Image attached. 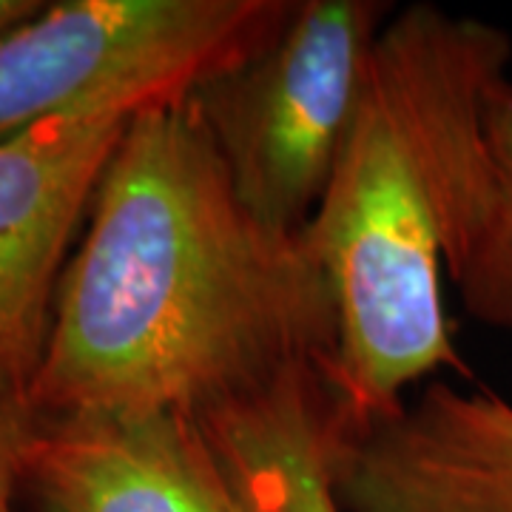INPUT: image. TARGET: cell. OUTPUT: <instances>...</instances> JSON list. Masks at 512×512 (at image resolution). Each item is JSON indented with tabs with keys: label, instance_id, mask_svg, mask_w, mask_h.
Returning <instances> with one entry per match:
<instances>
[{
	"label": "cell",
	"instance_id": "obj_5",
	"mask_svg": "<svg viewBox=\"0 0 512 512\" xmlns=\"http://www.w3.org/2000/svg\"><path fill=\"white\" fill-rule=\"evenodd\" d=\"M94 103L0 143V396L26 404L46 350L60 276L94 188L131 117Z\"/></svg>",
	"mask_w": 512,
	"mask_h": 512
},
{
	"label": "cell",
	"instance_id": "obj_3",
	"mask_svg": "<svg viewBox=\"0 0 512 512\" xmlns=\"http://www.w3.org/2000/svg\"><path fill=\"white\" fill-rule=\"evenodd\" d=\"M390 15L379 0H296L254 57L191 94L239 200L268 228L302 234L313 220Z\"/></svg>",
	"mask_w": 512,
	"mask_h": 512
},
{
	"label": "cell",
	"instance_id": "obj_7",
	"mask_svg": "<svg viewBox=\"0 0 512 512\" xmlns=\"http://www.w3.org/2000/svg\"><path fill=\"white\" fill-rule=\"evenodd\" d=\"M26 487L49 512H251L183 413L37 419Z\"/></svg>",
	"mask_w": 512,
	"mask_h": 512
},
{
	"label": "cell",
	"instance_id": "obj_6",
	"mask_svg": "<svg viewBox=\"0 0 512 512\" xmlns=\"http://www.w3.org/2000/svg\"><path fill=\"white\" fill-rule=\"evenodd\" d=\"M336 495L348 512H512V404L433 382L413 407L345 436Z\"/></svg>",
	"mask_w": 512,
	"mask_h": 512
},
{
	"label": "cell",
	"instance_id": "obj_8",
	"mask_svg": "<svg viewBox=\"0 0 512 512\" xmlns=\"http://www.w3.org/2000/svg\"><path fill=\"white\" fill-rule=\"evenodd\" d=\"M197 421L251 512H345L336 495L345 430L319 370H293Z\"/></svg>",
	"mask_w": 512,
	"mask_h": 512
},
{
	"label": "cell",
	"instance_id": "obj_11",
	"mask_svg": "<svg viewBox=\"0 0 512 512\" xmlns=\"http://www.w3.org/2000/svg\"><path fill=\"white\" fill-rule=\"evenodd\" d=\"M43 9V0H0V35Z\"/></svg>",
	"mask_w": 512,
	"mask_h": 512
},
{
	"label": "cell",
	"instance_id": "obj_10",
	"mask_svg": "<svg viewBox=\"0 0 512 512\" xmlns=\"http://www.w3.org/2000/svg\"><path fill=\"white\" fill-rule=\"evenodd\" d=\"M37 416L26 404L0 396V512H15V493L26 484V453Z\"/></svg>",
	"mask_w": 512,
	"mask_h": 512
},
{
	"label": "cell",
	"instance_id": "obj_9",
	"mask_svg": "<svg viewBox=\"0 0 512 512\" xmlns=\"http://www.w3.org/2000/svg\"><path fill=\"white\" fill-rule=\"evenodd\" d=\"M464 311L490 328L512 330V80L487 103V191L464 254L450 271Z\"/></svg>",
	"mask_w": 512,
	"mask_h": 512
},
{
	"label": "cell",
	"instance_id": "obj_4",
	"mask_svg": "<svg viewBox=\"0 0 512 512\" xmlns=\"http://www.w3.org/2000/svg\"><path fill=\"white\" fill-rule=\"evenodd\" d=\"M296 0H60L0 35V143L94 103L183 100L254 57Z\"/></svg>",
	"mask_w": 512,
	"mask_h": 512
},
{
	"label": "cell",
	"instance_id": "obj_1",
	"mask_svg": "<svg viewBox=\"0 0 512 512\" xmlns=\"http://www.w3.org/2000/svg\"><path fill=\"white\" fill-rule=\"evenodd\" d=\"M333 350L308 239L239 200L188 94L137 111L103 168L26 407L200 419Z\"/></svg>",
	"mask_w": 512,
	"mask_h": 512
},
{
	"label": "cell",
	"instance_id": "obj_2",
	"mask_svg": "<svg viewBox=\"0 0 512 512\" xmlns=\"http://www.w3.org/2000/svg\"><path fill=\"white\" fill-rule=\"evenodd\" d=\"M512 40L430 3L393 12L325 197L302 231L328 276L336 350L322 370L345 436L402 410V393L464 370L444 279L487 191V103Z\"/></svg>",
	"mask_w": 512,
	"mask_h": 512
}]
</instances>
